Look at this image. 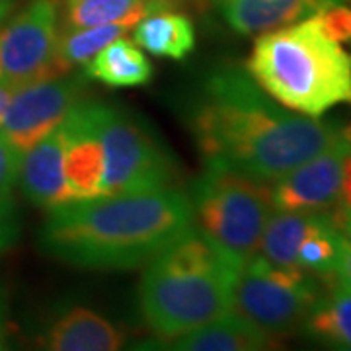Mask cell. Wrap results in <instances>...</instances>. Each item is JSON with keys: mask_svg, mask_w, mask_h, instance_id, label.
Masks as SVG:
<instances>
[{"mask_svg": "<svg viewBox=\"0 0 351 351\" xmlns=\"http://www.w3.org/2000/svg\"><path fill=\"white\" fill-rule=\"evenodd\" d=\"M334 277L338 279L339 285L351 289V242L343 239L341 252H339V260L334 269Z\"/></svg>", "mask_w": 351, "mask_h": 351, "instance_id": "484cf974", "label": "cell"}, {"mask_svg": "<svg viewBox=\"0 0 351 351\" xmlns=\"http://www.w3.org/2000/svg\"><path fill=\"white\" fill-rule=\"evenodd\" d=\"M8 348V326H6V308L0 299V350Z\"/></svg>", "mask_w": 351, "mask_h": 351, "instance_id": "f546056e", "label": "cell"}, {"mask_svg": "<svg viewBox=\"0 0 351 351\" xmlns=\"http://www.w3.org/2000/svg\"><path fill=\"white\" fill-rule=\"evenodd\" d=\"M338 203L343 209H351V154L346 158V164H343V178H341Z\"/></svg>", "mask_w": 351, "mask_h": 351, "instance_id": "4316f807", "label": "cell"}, {"mask_svg": "<svg viewBox=\"0 0 351 351\" xmlns=\"http://www.w3.org/2000/svg\"><path fill=\"white\" fill-rule=\"evenodd\" d=\"M172 8L168 0H69L66 22L71 27L123 24L133 27L147 14Z\"/></svg>", "mask_w": 351, "mask_h": 351, "instance_id": "ffe728a7", "label": "cell"}, {"mask_svg": "<svg viewBox=\"0 0 351 351\" xmlns=\"http://www.w3.org/2000/svg\"><path fill=\"white\" fill-rule=\"evenodd\" d=\"M328 211V209H326ZM326 211H276L263 228L258 254L277 267H299L297 252Z\"/></svg>", "mask_w": 351, "mask_h": 351, "instance_id": "d6986e66", "label": "cell"}, {"mask_svg": "<svg viewBox=\"0 0 351 351\" xmlns=\"http://www.w3.org/2000/svg\"><path fill=\"white\" fill-rule=\"evenodd\" d=\"M125 341L121 328L86 306L63 308L41 334V346L53 351H117Z\"/></svg>", "mask_w": 351, "mask_h": 351, "instance_id": "4fadbf2b", "label": "cell"}, {"mask_svg": "<svg viewBox=\"0 0 351 351\" xmlns=\"http://www.w3.org/2000/svg\"><path fill=\"white\" fill-rule=\"evenodd\" d=\"M86 75L49 76L16 88L0 121V133L25 152L53 129L84 98Z\"/></svg>", "mask_w": 351, "mask_h": 351, "instance_id": "9c48e42d", "label": "cell"}, {"mask_svg": "<svg viewBox=\"0 0 351 351\" xmlns=\"http://www.w3.org/2000/svg\"><path fill=\"white\" fill-rule=\"evenodd\" d=\"M232 32L240 36L265 34L301 22L334 0H205Z\"/></svg>", "mask_w": 351, "mask_h": 351, "instance_id": "5bb4252c", "label": "cell"}, {"mask_svg": "<svg viewBox=\"0 0 351 351\" xmlns=\"http://www.w3.org/2000/svg\"><path fill=\"white\" fill-rule=\"evenodd\" d=\"M246 71L265 94L302 115L322 117L339 104L351 106V55L313 16L260 34Z\"/></svg>", "mask_w": 351, "mask_h": 351, "instance_id": "277c9868", "label": "cell"}, {"mask_svg": "<svg viewBox=\"0 0 351 351\" xmlns=\"http://www.w3.org/2000/svg\"><path fill=\"white\" fill-rule=\"evenodd\" d=\"M133 39L138 47L156 57L184 61L195 49V29L186 14L172 8H162L147 14L133 29Z\"/></svg>", "mask_w": 351, "mask_h": 351, "instance_id": "2e32d148", "label": "cell"}, {"mask_svg": "<svg viewBox=\"0 0 351 351\" xmlns=\"http://www.w3.org/2000/svg\"><path fill=\"white\" fill-rule=\"evenodd\" d=\"M84 75L113 88L145 86L154 76V66L133 41L117 38L88 61Z\"/></svg>", "mask_w": 351, "mask_h": 351, "instance_id": "e0dca14e", "label": "cell"}, {"mask_svg": "<svg viewBox=\"0 0 351 351\" xmlns=\"http://www.w3.org/2000/svg\"><path fill=\"white\" fill-rule=\"evenodd\" d=\"M129 27L123 24H101L88 27H73L71 32L59 34V57L69 66L86 64L98 51L113 39L123 38Z\"/></svg>", "mask_w": 351, "mask_h": 351, "instance_id": "7402d4cb", "label": "cell"}, {"mask_svg": "<svg viewBox=\"0 0 351 351\" xmlns=\"http://www.w3.org/2000/svg\"><path fill=\"white\" fill-rule=\"evenodd\" d=\"M18 234H20V219L12 197L0 199V254L12 246L18 240Z\"/></svg>", "mask_w": 351, "mask_h": 351, "instance_id": "d4e9b609", "label": "cell"}, {"mask_svg": "<svg viewBox=\"0 0 351 351\" xmlns=\"http://www.w3.org/2000/svg\"><path fill=\"white\" fill-rule=\"evenodd\" d=\"M351 154V137L318 152L271 188L274 211H326L338 203L343 164Z\"/></svg>", "mask_w": 351, "mask_h": 351, "instance_id": "30bf717a", "label": "cell"}, {"mask_svg": "<svg viewBox=\"0 0 351 351\" xmlns=\"http://www.w3.org/2000/svg\"><path fill=\"white\" fill-rule=\"evenodd\" d=\"M168 2H170L172 6H176V4H180V2H184V0H168Z\"/></svg>", "mask_w": 351, "mask_h": 351, "instance_id": "1f68e13d", "label": "cell"}, {"mask_svg": "<svg viewBox=\"0 0 351 351\" xmlns=\"http://www.w3.org/2000/svg\"><path fill=\"white\" fill-rule=\"evenodd\" d=\"M64 180L75 201L101 197L104 145L96 101L80 100L61 121Z\"/></svg>", "mask_w": 351, "mask_h": 351, "instance_id": "8fae6325", "label": "cell"}, {"mask_svg": "<svg viewBox=\"0 0 351 351\" xmlns=\"http://www.w3.org/2000/svg\"><path fill=\"white\" fill-rule=\"evenodd\" d=\"M104 145L101 195L143 193L172 188L178 168L151 127L125 108L96 101Z\"/></svg>", "mask_w": 351, "mask_h": 351, "instance_id": "8992f818", "label": "cell"}, {"mask_svg": "<svg viewBox=\"0 0 351 351\" xmlns=\"http://www.w3.org/2000/svg\"><path fill=\"white\" fill-rule=\"evenodd\" d=\"M188 125L205 164L265 184L351 137L350 125L283 110L246 69L232 64L205 76L189 104Z\"/></svg>", "mask_w": 351, "mask_h": 351, "instance_id": "6da1fadb", "label": "cell"}, {"mask_svg": "<svg viewBox=\"0 0 351 351\" xmlns=\"http://www.w3.org/2000/svg\"><path fill=\"white\" fill-rule=\"evenodd\" d=\"M341 244H343V234L336 225L334 211L328 209L324 219L314 226L311 234L299 246L297 265L316 277L334 276Z\"/></svg>", "mask_w": 351, "mask_h": 351, "instance_id": "44dd1931", "label": "cell"}, {"mask_svg": "<svg viewBox=\"0 0 351 351\" xmlns=\"http://www.w3.org/2000/svg\"><path fill=\"white\" fill-rule=\"evenodd\" d=\"M276 339L250 320L230 313L193 332L168 339L170 346L164 348L182 351H260L271 348Z\"/></svg>", "mask_w": 351, "mask_h": 351, "instance_id": "9a60e30c", "label": "cell"}, {"mask_svg": "<svg viewBox=\"0 0 351 351\" xmlns=\"http://www.w3.org/2000/svg\"><path fill=\"white\" fill-rule=\"evenodd\" d=\"M240 269L191 226L149 262L138 285L141 314L162 341L193 332L232 313Z\"/></svg>", "mask_w": 351, "mask_h": 351, "instance_id": "3957f363", "label": "cell"}, {"mask_svg": "<svg viewBox=\"0 0 351 351\" xmlns=\"http://www.w3.org/2000/svg\"><path fill=\"white\" fill-rule=\"evenodd\" d=\"M334 219H336V225H338L339 232L343 234V239L351 242V209L339 207L338 211H334Z\"/></svg>", "mask_w": 351, "mask_h": 351, "instance_id": "83f0119b", "label": "cell"}, {"mask_svg": "<svg viewBox=\"0 0 351 351\" xmlns=\"http://www.w3.org/2000/svg\"><path fill=\"white\" fill-rule=\"evenodd\" d=\"M320 295L316 276L302 267H277L254 256L237 277L232 313L281 338L302 326Z\"/></svg>", "mask_w": 351, "mask_h": 351, "instance_id": "52a82bcc", "label": "cell"}, {"mask_svg": "<svg viewBox=\"0 0 351 351\" xmlns=\"http://www.w3.org/2000/svg\"><path fill=\"white\" fill-rule=\"evenodd\" d=\"M193 226L186 193L154 189L101 195L51 209L39 230L43 254L82 269H133Z\"/></svg>", "mask_w": 351, "mask_h": 351, "instance_id": "7a4b0ae2", "label": "cell"}, {"mask_svg": "<svg viewBox=\"0 0 351 351\" xmlns=\"http://www.w3.org/2000/svg\"><path fill=\"white\" fill-rule=\"evenodd\" d=\"M0 2H2V0H0Z\"/></svg>", "mask_w": 351, "mask_h": 351, "instance_id": "d6a6232c", "label": "cell"}, {"mask_svg": "<svg viewBox=\"0 0 351 351\" xmlns=\"http://www.w3.org/2000/svg\"><path fill=\"white\" fill-rule=\"evenodd\" d=\"M59 2L29 0L0 27V84L22 86L71 73L59 57Z\"/></svg>", "mask_w": 351, "mask_h": 351, "instance_id": "ba28073f", "label": "cell"}, {"mask_svg": "<svg viewBox=\"0 0 351 351\" xmlns=\"http://www.w3.org/2000/svg\"><path fill=\"white\" fill-rule=\"evenodd\" d=\"M8 8H10V2H8V0H2V2H0V20H2L4 16H6Z\"/></svg>", "mask_w": 351, "mask_h": 351, "instance_id": "4dcf8cb0", "label": "cell"}, {"mask_svg": "<svg viewBox=\"0 0 351 351\" xmlns=\"http://www.w3.org/2000/svg\"><path fill=\"white\" fill-rule=\"evenodd\" d=\"M16 88L18 86H14V84H0V121H2V115L6 112L8 104L12 100Z\"/></svg>", "mask_w": 351, "mask_h": 351, "instance_id": "f1b7e54d", "label": "cell"}, {"mask_svg": "<svg viewBox=\"0 0 351 351\" xmlns=\"http://www.w3.org/2000/svg\"><path fill=\"white\" fill-rule=\"evenodd\" d=\"M188 199L193 226L232 262L244 267L258 254L263 228L274 213L271 188L265 182L205 164Z\"/></svg>", "mask_w": 351, "mask_h": 351, "instance_id": "5b68a950", "label": "cell"}, {"mask_svg": "<svg viewBox=\"0 0 351 351\" xmlns=\"http://www.w3.org/2000/svg\"><path fill=\"white\" fill-rule=\"evenodd\" d=\"M320 29L338 43H351V0H334L313 14Z\"/></svg>", "mask_w": 351, "mask_h": 351, "instance_id": "603a6c76", "label": "cell"}, {"mask_svg": "<svg viewBox=\"0 0 351 351\" xmlns=\"http://www.w3.org/2000/svg\"><path fill=\"white\" fill-rule=\"evenodd\" d=\"M301 330L304 338L318 346L351 351V289L336 283L322 293Z\"/></svg>", "mask_w": 351, "mask_h": 351, "instance_id": "ac0fdd59", "label": "cell"}, {"mask_svg": "<svg viewBox=\"0 0 351 351\" xmlns=\"http://www.w3.org/2000/svg\"><path fill=\"white\" fill-rule=\"evenodd\" d=\"M18 182L25 199L39 209L51 211L75 201L64 180L61 125L24 152Z\"/></svg>", "mask_w": 351, "mask_h": 351, "instance_id": "7c38bea8", "label": "cell"}, {"mask_svg": "<svg viewBox=\"0 0 351 351\" xmlns=\"http://www.w3.org/2000/svg\"><path fill=\"white\" fill-rule=\"evenodd\" d=\"M24 152L18 151L8 138L0 133V199H10L18 184L20 164Z\"/></svg>", "mask_w": 351, "mask_h": 351, "instance_id": "cb8c5ba5", "label": "cell"}]
</instances>
